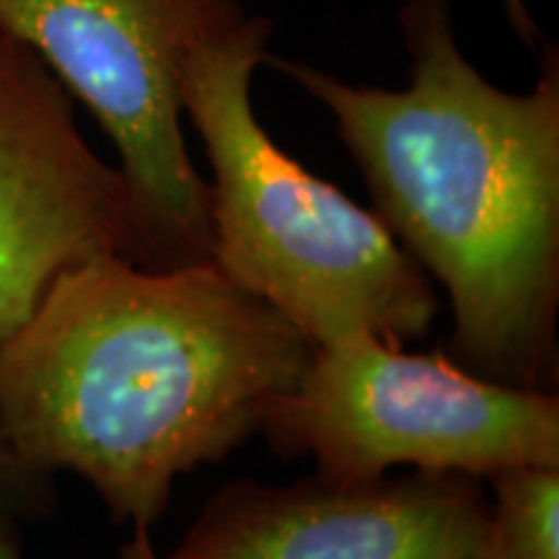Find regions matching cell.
<instances>
[{
	"label": "cell",
	"instance_id": "6da1fadb",
	"mask_svg": "<svg viewBox=\"0 0 559 559\" xmlns=\"http://www.w3.org/2000/svg\"><path fill=\"white\" fill-rule=\"evenodd\" d=\"M313 342L213 262L174 270L96 257L66 270L0 345V423L34 469L73 472L120 559H158L174 481L221 464L296 389Z\"/></svg>",
	"mask_w": 559,
	"mask_h": 559
},
{
	"label": "cell",
	"instance_id": "7a4b0ae2",
	"mask_svg": "<svg viewBox=\"0 0 559 559\" xmlns=\"http://www.w3.org/2000/svg\"><path fill=\"white\" fill-rule=\"evenodd\" d=\"M409 86H353L298 60L264 62L332 111L373 213L453 311L451 358L479 379L559 381V55L531 94L489 83L456 45L449 0H407Z\"/></svg>",
	"mask_w": 559,
	"mask_h": 559
},
{
	"label": "cell",
	"instance_id": "3957f363",
	"mask_svg": "<svg viewBox=\"0 0 559 559\" xmlns=\"http://www.w3.org/2000/svg\"><path fill=\"white\" fill-rule=\"evenodd\" d=\"M270 19L181 60V111L200 132L210 187V262L267 300L313 347L370 334L389 345L423 340L438 313L430 277L373 210L288 156L257 120L251 75L264 62Z\"/></svg>",
	"mask_w": 559,
	"mask_h": 559
},
{
	"label": "cell",
	"instance_id": "277c9868",
	"mask_svg": "<svg viewBox=\"0 0 559 559\" xmlns=\"http://www.w3.org/2000/svg\"><path fill=\"white\" fill-rule=\"evenodd\" d=\"M247 16L241 0H0V34L37 52L120 153L140 267L213 257L210 187L181 132L179 68Z\"/></svg>",
	"mask_w": 559,
	"mask_h": 559
},
{
	"label": "cell",
	"instance_id": "5b68a950",
	"mask_svg": "<svg viewBox=\"0 0 559 559\" xmlns=\"http://www.w3.org/2000/svg\"><path fill=\"white\" fill-rule=\"evenodd\" d=\"M260 432L283 456H313L319 474L373 479L394 466L477 479L559 469L557 391L495 383L443 353H407L360 334L313 349L296 389L272 400Z\"/></svg>",
	"mask_w": 559,
	"mask_h": 559
},
{
	"label": "cell",
	"instance_id": "8992f818",
	"mask_svg": "<svg viewBox=\"0 0 559 559\" xmlns=\"http://www.w3.org/2000/svg\"><path fill=\"white\" fill-rule=\"evenodd\" d=\"M107 254L140 264L128 181L39 55L0 34V345L62 272Z\"/></svg>",
	"mask_w": 559,
	"mask_h": 559
},
{
	"label": "cell",
	"instance_id": "52a82bcc",
	"mask_svg": "<svg viewBox=\"0 0 559 559\" xmlns=\"http://www.w3.org/2000/svg\"><path fill=\"white\" fill-rule=\"evenodd\" d=\"M487 519L481 479L456 472L243 479L210 495L158 559H481Z\"/></svg>",
	"mask_w": 559,
	"mask_h": 559
},
{
	"label": "cell",
	"instance_id": "ba28073f",
	"mask_svg": "<svg viewBox=\"0 0 559 559\" xmlns=\"http://www.w3.org/2000/svg\"><path fill=\"white\" fill-rule=\"evenodd\" d=\"M487 481L495 502L481 559H559V469L521 466Z\"/></svg>",
	"mask_w": 559,
	"mask_h": 559
},
{
	"label": "cell",
	"instance_id": "9c48e42d",
	"mask_svg": "<svg viewBox=\"0 0 559 559\" xmlns=\"http://www.w3.org/2000/svg\"><path fill=\"white\" fill-rule=\"evenodd\" d=\"M58 510L55 477L34 469L13 449L9 432L0 423V521L41 523Z\"/></svg>",
	"mask_w": 559,
	"mask_h": 559
},
{
	"label": "cell",
	"instance_id": "30bf717a",
	"mask_svg": "<svg viewBox=\"0 0 559 559\" xmlns=\"http://www.w3.org/2000/svg\"><path fill=\"white\" fill-rule=\"evenodd\" d=\"M502 3H506L508 24H510V29L515 32V37H519L523 45L536 47V41H539V29H536V24H534V19H531L526 3H523V0H502Z\"/></svg>",
	"mask_w": 559,
	"mask_h": 559
},
{
	"label": "cell",
	"instance_id": "8fae6325",
	"mask_svg": "<svg viewBox=\"0 0 559 559\" xmlns=\"http://www.w3.org/2000/svg\"><path fill=\"white\" fill-rule=\"evenodd\" d=\"M21 526L13 521H0V559H21Z\"/></svg>",
	"mask_w": 559,
	"mask_h": 559
}]
</instances>
